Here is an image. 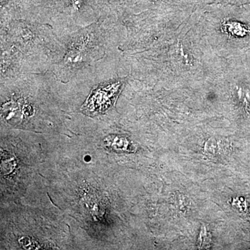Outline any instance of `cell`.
Wrapping results in <instances>:
<instances>
[{"mask_svg":"<svg viewBox=\"0 0 250 250\" xmlns=\"http://www.w3.org/2000/svg\"><path fill=\"white\" fill-rule=\"evenodd\" d=\"M81 0H72V3H73L75 9H78L80 6Z\"/></svg>","mask_w":250,"mask_h":250,"instance_id":"3957f363","label":"cell"},{"mask_svg":"<svg viewBox=\"0 0 250 250\" xmlns=\"http://www.w3.org/2000/svg\"><path fill=\"white\" fill-rule=\"evenodd\" d=\"M81 59H82V55L77 52H74L73 53L69 54L67 57V62H71V63L79 62L81 61Z\"/></svg>","mask_w":250,"mask_h":250,"instance_id":"7a4b0ae2","label":"cell"},{"mask_svg":"<svg viewBox=\"0 0 250 250\" xmlns=\"http://www.w3.org/2000/svg\"><path fill=\"white\" fill-rule=\"evenodd\" d=\"M118 88L119 83H116L96 90L85 102L83 109L91 115L106 111L114 101Z\"/></svg>","mask_w":250,"mask_h":250,"instance_id":"6da1fadb","label":"cell"}]
</instances>
